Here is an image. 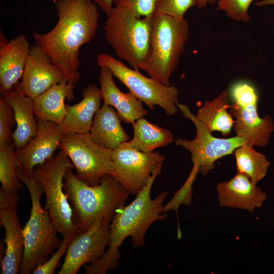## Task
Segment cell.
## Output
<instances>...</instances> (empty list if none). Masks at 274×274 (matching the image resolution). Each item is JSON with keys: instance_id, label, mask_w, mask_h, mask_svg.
I'll return each mask as SVG.
<instances>
[{"instance_id": "obj_1", "label": "cell", "mask_w": 274, "mask_h": 274, "mask_svg": "<svg viewBox=\"0 0 274 274\" xmlns=\"http://www.w3.org/2000/svg\"><path fill=\"white\" fill-rule=\"evenodd\" d=\"M55 6L56 25L47 33L35 32L33 38L75 84L80 77V49L92 40L97 31L98 7L92 0H56Z\"/></svg>"}, {"instance_id": "obj_2", "label": "cell", "mask_w": 274, "mask_h": 274, "mask_svg": "<svg viewBox=\"0 0 274 274\" xmlns=\"http://www.w3.org/2000/svg\"><path fill=\"white\" fill-rule=\"evenodd\" d=\"M162 167L152 174L144 189L128 205L123 204L116 211L110 224V238L108 250L104 256L92 264L84 265L86 274H105L119 264L121 254L119 247L127 237H131L133 248L143 247L145 235L150 226L155 221L162 220L167 213L161 214L166 191L159 193L155 198L151 197V190Z\"/></svg>"}, {"instance_id": "obj_3", "label": "cell", "mask_w": 274, "mask_h": 274, "mask_svg": "<svg viewBox=\"0 0 274 274\" xmlns=\"http://www.w3.org/2000/svg\"><path fill=\"white\" fill-rule=\"evenodd\" d=\"M72 168L65 173L63 189L73 209L78 233L86 231L97 221L111 222L130 192L112 175H106L98 185L92 186L78 179Z\"/></svg>"}, {"instance_id": "obj_4", "label": "cell", "mask_w": 274, "mask_h": 274, "mask_svg": "<svg viewBox=\"0 0 274 274\" xmlns=\"http://www.w3.org/2000/svg\"><path fill=\"white\" fill-rule=\"evenodd\" d=\"M19 179L28 189L31 208L29 218L23 228L24 248L19 273L30 274L45 263L62 241L57 236L49 213L41 203L44 193L32 175H27L17 167Z\"/></svg>"}, {"instance_id": "obj_5", "label": "cell", "mask_w": 274, "mask_h": 274, "mask_svg": "<svg viewBox=\"0 0 274 274\" xmlns=\"http://www.w3.org/2000/svg\"><path fill=\"white\" fill-rule=\"evenodd\" d=\"M150 55L139 69L166 85L178 66L189 36V26L185 18L178 19L154 12Z\"/></svg>"}, {"instance_id": "obj_6", "label": "cell", "mask_w": 274, "mask_h": 274, "mask_svg": "<svg viewBox=\"0 0 274 274\" xmlns=\"http://www.w3.org/2000/svg\"><path fill=\"white\" fill-rule=\"evenodd\" d=\"M151 17H139L129 9L114 6L104 26L105 38L116 55L133 68L139 69L150 55Z\"/></svg>"}, {"instance_id": "obj_7", "label": "cell", "mask_w": 274, "mask_h": 274, "mask_svg": "<svg viewBox=\"0 0 274 274\" xmlns=\"http://www.w3.org/2000/svg\"><path fill=\"white\" fill-rule=\"evenodd\" d=\"M73 166L69 157L59 149L55 156L36 166L32 172L34 179L45 194L44 208L56 230L63 237L78 233L73 209L63 189L65 173Z\"/></svg>"}, {"instance_id": "obj_8", "label": "cell", "mask_w": 274, "mask_h": 274, "mask_svg": "<svg viewBox=\"0 0 274 274\" xmlns=\"http://www.w3.org/2000/svg\"><path fill=\"white\" fill-rule=\"evenodd\" d=\"M96 60L100 67L109 69L114 77L151 110L158 106L168 116H173L178 111L180 91L175 85H166L147 77L140 73L139 69L128 67L121 60L109 54H98Z\"/></svg>"}, {"instance_id": "obj_9", "label": "cell", "mask_w": 274, "mask_h": 274, "mask_svg": "<svg viewBox=\"0 0 274 274\" xmlns=\"http://www.w3.org/2000/svg\"><path fill=\"white\" fill-rule=\"evenodd\" d=\"M59 149L70 159L76 177L90 186L98 185L102 177L113 172V151L95 143L90 133L63 132Z\"/></svg>"}, {"instance_id": "obj_10", "label": "cell", "mask_w": 274, "mask_h": 274, "mask_svg": "<svg viewBox=\"0 0 274 274\" xmlns=\"http://www.w3.org/2000/svg\"><path fill=\"white\" fill-rule=\"evenodd\" d=\"M177 107L185 118L190 119L194 123L196 135L191 140L179 138L175 141V144L190 153L192 162L199 166V172L202 175H207L214 169L216 160L232 154L238 147L247 143L246 139L238 135L227 139L213 136L205 124L187 106L179 103Z\"/></svg>"}, {"instance_id": "obj_11", "label": "cell", "mask_w": 274, "mask_h": 274, "mask_svg": "<svg viewBox=\"0 0 274 274\" xmlns=\"http://www.w3.org/2000/svg\"><path fill=\"white\" fill-rule=\"evenodd\" d=\"M114 176L130 193L136 195L145 187L153 173L162 167L164 156L128 147L124 143L112 152Z\"/></svg>"}, {"instance_id": "obj_12", "label": "cell", "mask_w": 274, "mask_h": 274, "mask_svg": "<svg viewBox=\"0 0 274 274\" xmlns=\"http://www.w3.org/2000/svg\"><path fill=\"white\" fill-rule=\"evenodd\" d=\"M111 222L97 221L86 231L77 233L70 241L58 274H76L81 267L92 264L106 253L110 238Z\"/></svg>"}, {"instance_id": "obj_13", "label": "cell", "mask_w": 274, "mask_h": 274, "mask_svg": "<svg viewBox=\"0 0 274 274\" xmlns=\"http://www.w3.org/2000/svg\"><path fill=\"white\" fill-rule=\"evenodd\" d=\"M19 195L10 196L0 189V225L5 229V254L1 274L19 273L24 242L23 228L17 213Z\"/></svg>"}, {"instance_id": "obj_14", "label": "cell", "mask_w": 274, "mask_h": 274, "mask_svg": "<svg viewBox=\"0 0 274 274\" xmlns=\"http://www.w3.org/2000/svg\"><path fill=\"white\" fill-rule=\"evenodd\" d=\"M65 79H67L64 72L40 47L30 46L21 81L18 83L24 94L33 100Z\"/></svg>"}, {"instance_id": "obj_15", "label": "cell", "mask_w": 274, "mask_h": 274, "mask_svg": "<svg viewBox=\"0 0 274 274\" xmlns=\"http://www.w3.org/2000/svg\"><path fill=\"white\" fill-rule=\"evenodd\" d=\"M38 132L26 146L15 149L17 167L27 175L34 168L52 157L60 145L63 132L60 125L50 121L38 119Z\"/></svg>"}, {"instance_id": "obj_16", "label": "cell", "mask_w": 274, "mask_h": 274, "mask_svg": "<svg viewBox=\"0 0 274 274\" xmlns=\"http://www.w3.org/2000/svg\"><path fill=\"white\" fill-rule=\"evenodd\" d=\"M219 204L253 212L260 208L267 196L246 175L237 172L230 180L219 183L216 187Z\"/></svg>"}, {"instance_id": "obj_17", "label": "cell", "mask_w": 274, "mask_h": 274, "mask_svg": "<svg viewBox=\"0 0 274 274\" xmlns=\"http://www.w3.org/2000/svg\"><path fill=\"white\" fill-rule=\"evenodd\" d=\"M30 46L24 35L8 41L0 35V92L11 91L22 77Z\"/></svg>"}, {"instance_id": "obj_18", "label": "cell", "mask_w": 274, "mask_h": 274, "mask_svg": "<svg viewBox=\"0 0 274 274\" xmlns=\"http://www.w3.org/2000/svg\"><path fill=\"white\" fill-rule=\"evenodd\" d=\"M229 112L234 117L233 125L236 135L246 140L254 146L264 147L274 130V123L268 115L261 118L257 112V104L240 106L230 105Z\"/></svg>"}, {"instance_id": "obj_19", "label": "cell", "mask_w": 274, "mask_h": 274, "mask_svg": "<svg viewBox=\"0 0 274 274\" xmlns=\"http://www.w3.org/2000/svg\"><path fill=\"white\" fill-rule=\"evenodd\" d=\"M113 75L107 67H100L99 75L100 94L103 104L116 109L121 121L132 124L146 116L147 111L143 102L130 92L124 93L117 87Z\"/></svg>"}, {"instance_id": "obj_20", "label": "cell", "mask_w": 274, "mask_h": 274, "mask_svg": "<svg viewBox=\"0 0 274 274\" xmlns=\"http://www.w3.org/2000/svg\"><path fill=\"white\" fill-rule=\"evenodd\" d=\"M1 96L14 111L16 128L12 134L13 141L15 149H21L34 139L38 132L33 100L21 91L18 83L11 91L1 92Z\"/></svg>"}, {"instance_id": "obj_21", "label": "cell", "mask_w": 274, "mask_h": 274, "mask_svg": "<svg viewBox=\"0 0 274 274\" xmlns=\"http://www.w3.org/2000/svg\"><path fill=\"white\" fill-rule=\"evenodd\" d=\"M82 95L83 98L78 103L73 106L65 104L66 115L60 125L63 133H90L94 116L101 104L100 90L96 85L89 84Z\"/></svg>"}, {"instance_id": "obj_22", "label": "cell", "mask_w": 274, "mask_h": 274, "mask_svg": "<svg viewBox=\"0 0 274 274\" xmlns=\"http://www.w3.org/2000/svg\"><path fill=\"white\" fill-rule=\"evenodd\" d=\"M74 84L65 79L37 96L33 100L35 117L61 125L66 115L64 100L72 101L75 97Z\"/></svg>"}, {"instance_id": "obj_23", "label": "cell", "mask_w": 274, "mask_h": 274, "mask_svg": "<svg viewBox=\"0 0 274 274\" xmlns=\"http://www.w3.org/2000/svg\"><path fill=\"white\" fill-rule=\"evenodd\" d=\"M121 121L113 107L103 104L94 116L90 131L91 139L104 148L112 151L116 149L121 144L130 140Z\"/></svg>"}, {"instance_id": "obj_24", "label": "cell", "mask_w": 274, "mask_h": 274, "mask_svg": "<svg viewBox=\"0 0 274 274\" xmlns=\"http://www.w3.org/2000/svg\"><path fill=\"white\" fill-rule=\"evenodd\" d=\"M229 95L227 91H222L212 100H207L198 109L196 116L212 132L220 131L223 136L229 135L234 121L227 109L229 105Z\"/></svg>"}, {"instance_id": "obj_25", "label": "cell", "mask_w": 274, "mask_h": 274, "mask_svg": "<svg viewBox=\"0 0 274 274\" xmlns=\"http://www.w3.org/2000/svg\"><path fill=\"white\" fill-rule=\"evenodd\" d=\"M133 137L124 142L129 148L144 152H152L156 148L166 146L174 140L173 132L153 124L143 117L132 124Z\"/></svg>"}, {"instance_id": "obj_26", "label": "cell", "mask_w": 274, "mask_h": 274, "mask_svg": "<svg viewBox=\"0 0 274 274\" xmlns=\"http://www.w3.org/2000/svg\"><path fill=\"white\" fill-rule=\"evenodd\" d=\"M253 147L246 143L234 153L237 172L246 175L257 185L265 177L270 163L264 154L255 150Z\"/></svg>"}, {"instance_id": "obj_27", "label": "cell", "mask_w": 274, "mask_h": 274, "mask_svg": "<svg viewBox=\"0 0 274 274\" xmlns=\"http://www.w3.org/2000/svg\"><path fill=\"white\" fill-rule=\"evenodd\" d=\"M14 143L0 148L1 190L10 196H16L23 186L19 179Z\"/></svg>"}, {"instance_id": "obj_28", "label": "cell", "mask_w": 274, "mask_h": 274, "mask_svg": "<svg viewBox=\"0 0 274 274\" xmlns=\"http://www.w3.org/2000/svg\"><path fill=\"white\" fill-rule=\"evenodd\" d=\"M199 166L197 164H193L192 170L186 182L182 187L176 192L172 199L163 206L161 211V214H165L174 210L176 212L178 216V210L181 204L188 206L191 203L192 186L199 172Z\"/></svg>"}, {"instance_id": "obj_29", "label": "cell", "mask_w": 274, "mask_h": 274, "mask_svg": "<svg viewBox=\"0 0 274 274\" xmlns=\"http://www.w3.org/2000/svg\"><path fill=\"white\" fill-rule=\"evenodd\" d=\"M258 0H218L217 10L223 11L230 19L247 23L250 20V5Z\"/></svg>"}, {"instance_id": "obj_30", "label": "cell", "mask_w": 274, "mask_h": 274, "mask_svg": "<svg viewBox=\"0 0 274 274\" xmlns=\"http://www.w3.org/2000/svg\"><path fill=\"white\" fill-rule=\"evenodd\" d=\"M16 125L11 106L0 96V148L13 143L12 128Z\"/></svg>"}, {"instance_id": "obj_31", "label": "cell", "mask_w": 274, "mask_h": 274, "mask_svg": "<svg viewBox=\"0 0 274 274\" xmlns=\"http://www.w3.org/2000/svg\"><path fill=\"white\" fill-rule=\"evenodd\" d=\"M234 103L240 106L257 104L259 96L255 87L246 81H239L234 84L229 94Z\"/></svg>"}, {"instance_id": "obj_32", "label": "cell", "mask_w": 274, "mask_h": 274, "mask_svg": "<svg viewBox=\"0 0 274 274\" xmlns=\"http://www.w3.org/2000/svg\"><path fill=\"white\" fill-rule=\"evenodd\" d=\"M194 6H196V0H156L155 12L182 19Z\"/></svg>"}, {"instance_id": "obj_33", "label": "cell", "mask_w": 274, "mask_h": 274, "mask_svg": "<svg viewBox=\"0 0 274 274\" xmlns=\"http://www.w3.org/2000/svg\"><path fill=\"white\" fill-rule=\"evenodd\" d=\"M156 0H113L114 6L129 9L136 15L151 17L155 12Z\"/></svg>"}, {"instance_id": "obj_34", "label": "cell", "mask_w": 274, "mask_h": 274, "mask_svg": "<svg viewBox=\"0 0 274 274\" xmlns=\"http://www.w3.org/2000/svg\"><path fill=\"white\" fill-rule=\"evenodd\" d=\"M75 235H69L63 237L61 244L57 250L53 253L51 258L43 264L39 266L33 272V274H53L59 266V261L65 253L68 244Z\"/></svg>"}, {"instance_id": "obj_35", "label": "cell", "mask_w": 274, "mask_h": 274, "mask_svg": "<svg viewBox=\"0 0 274 274\" xmlns=\"http://www.w3.org/2000/svg\"><path fill=\"white\" fill-rule=\"evenodd\" d=\"M107 16L114 7L113 0H92Z\"/></svg>"}, {"instance_id": "obj_36", "label": "cell", "mask_w": 274, "mask_h": 274, "mask_svg": "<svg viewBox=\"0 0 274 274\" xmlns=\"http://www.w3.org/2000/svg\"><path fill=\"white\" fill-rule=\"evenodd\" d=\"M218 0H196V7L200 9L207 6L217 3Z\"/></svg>"}, {"instance_id": "obj_37", "label": "cell", "mask_w": 274, "mask_h": 274, "mask_svg": "<svg viewBox=\"0 0 274 274\" xmlns=\"http://www.w3.org/2000/svg\"><path fill=\"white\" fill-rule=\"evenodd\" d=\"M254 4L257 6L274 5V0H262L254 3Z\"/></svg>"}]
</instances>
